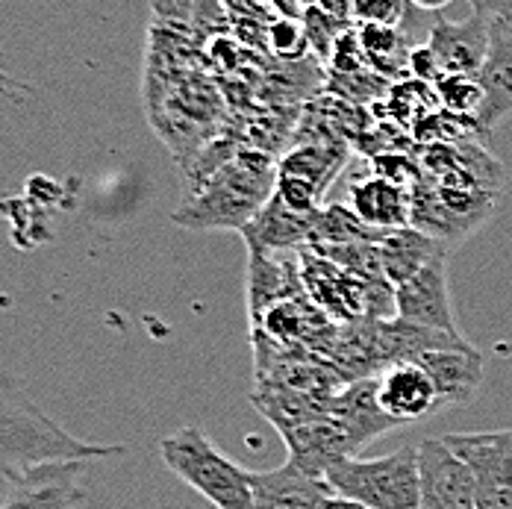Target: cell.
<instances>
[{"label": "cell", "instance_id": "4316f807", "mask_svg": "<svg viewBox=\"0 0 512 509\" xmlns=\"http://www.w3.org/2000/svg\"><path fill=\"white\" fill-rule=\"evenodd\" d=\"M0 80H3V74H0Z\"/></svg>", "mask_w": 512, "mask_h": 509}, {"label": "cell", "instance_id": "e0dca14e", "mask_svg": "<svg viewBox=\"0 0 512 509\" xmlns=\"http://www.w3.org/2000/svg\"><path fill=\"white\" fill-rule=\"evenodd\" d=\"M448 256L445 242L415 230V227H398V230H386L377 239V259H380V271L386 277L389 286H401L404 280H410L412 274H418L427 262Z\"/></svg>", "mask_w": 512, "mask_h": 509}, {"label": "cell", "instance_id": "603a6c76", "mask_svg": "<svg viewBox=\"0 0 512 509\" xmlns=\"http://www.w3.org/2000/svg\"><path fill=\"white\" fill-rule=\"evenodd\" d=\"M271 45L277 56H286V59H298L301 53L307 51V33L298 21L292 18H283L271 27Z\"/></svg>", "mask_w": 512, "mask_h": 509}, {"label": "cell", "instance_id": "7a4b0ae2", "mask_svg": "<svg viewBox=\"0 0 512 509\" xmlns=\"http://www.w3.org/2000/svg\"><path fill=\"white\" fill-rule=\"evenodd\" d=\"M121 445H92L71 436L39 407L27 386L0 374V477L9 480L33 465L56 459H109L121 457Z\"/></svg>", "mask_w": 512, "mask_h": 509}, {"label": "cell", "instance_id": "ac0fdd59", "mask_svg": "<svg viewBox=\"0 0 512 509\" xmlns=\"http://www.w3.org/2000/svg\"><path fill=\"white\" fill-rule=\"evenodd\" d=\"M304 295L301 283L295 280V265L283 262L274 254H265L259 248H248V306H251V324H256L265 309L274 304Z\"/></svg>", "mask_w": 512, "mask_h": 509}, {"label": "cell", "instance_id": "5bb4252c", "mask_svg": "<svg viewBox=\"0 0 512 509\" xmlns=\"http://www.w3.org/2000/svg\"><path fill=\"white\" fill-rule=\"evenodd\" d=\"M412 362H418L430 380L439 389L442 407H460L468 404L477 389L483 386V357L471 348H439V351H421Z\"/></svg>", "mask_w": 512, "mask_h": 509}, {"label": "cell", "instance_id": "277c9868", "mask_svg": "<svg viewBox=\"0 0 512 509\" xmlns=\"http://www.w3.org/2000/svg\"><path fill=\"white\" fill-rule=\"evenodd\" d=\"M333 495L368 509H418V445L386 457H345L324 474Z\"/></svg>", "mask_w": 512, "mask_h": 509}, {"label": "cell", "instance_id": "4fadbf2b", "mask_svg": "<svg viewBox=\"0 0 512 509\" xmlns=\"http://www.w3.org/2000/svg\"><path fill=\"white\" fill-rule=\"evenodd\" d=\"M333 489L324 477H315L286 459L280 468L251 471V509H315Z\"/></svg>", "mask_w": 512, "mask_h": 509}, {"label": "cell", "instance_id": "5b68a950", "mask_svg": "<svg viewBox=\"0 0 512 509\" xmlns=\"http://www.w3.org/2000/svg\"><path fill=\"white\" fill-rule=\"evenodd\" d=\"M442 439L468 465L477 509H512V430L448 433Z\"/></svg>", "mask_w": 512, "mask_h": 509}, {"label": "cell", "instance_id": "3957f363", "mask_svg": "<svg viewBox=\"0 0 512 509\" xmlns=\"http://www.w3.org/2000/svg\"><path fill=\"white\" fill-rule=\"evenodd\" d=\"M159 457L215 509H251V471L224 457L201 427H183L159 439Z\"/></svg>", "mask_w": 512, "mask_h": 509}, {"label": "cell", "instance_id": "7402d4cb", "mask_svg": "<svg viewBox=\"0 0 512 509\" xmlns=\"http://www.w3.org/2000/svg\"><path fill=\"white\" fill-rule=\"evenodd\" d=\"M407 18V0H351V21L377 24V27H401Z\"/></svg>", "mask_w": 512, "mask_h": 509}, {"label": "cell", "instance_id": "52a82bcc", "mask_svg": "<svg viewBox=\"0 0 512 509\" xmlns=\"http://www.w3.org/2000/svg\"><path fill=\"white\" fill-rule=\"evenodd\" d=\"M418 509H477L474 477L445 439L418 442Z\"/></svg>", "mask_w": 512, "mask_h": 509}, {"label": "cell", "instance_id": "44dd1931", "mask_svg": "<svg viewBox=\"0 0 512 509\" xmlns=\"http://www.w3.org/2000/svg\"><path fill=\"white\" fill-rule=\"evenodd\" d=\"M439 86V101L448 106V112H468L477 118V109L483 101V92H480V83L477 77H439L436 80Z\"/></svg>", "mask_w": 512, "mask_h": 509}, {"label": "cell", "instance_id": "cb8c5ba5", "mask_svg": "<svg viewBox=\"0 0 512 509\" xmlns=\"http://www.w3.org/2000/svg\"><path fill=\"white\" fill-rule=\"evenodd\" d=\"M474 15L512 27V0H468Z\"/></svg>", "mask_w": 512, "mask_h": 509}, {"label": "cell", "instance_id": "7c38bea8", "mask_svg": "<svg viewBox=\"0 0 512 509\" xmlns=\"http://www.w3.org/2000/svg\"><path fill=\"white\" fill-rule=\"evenodd\" d=\"M427 48L442 77H477L489 48V21L480 15L468 21H436Z\"/></svg>", "mask_w": 512, "mask_h": 509}, {"label": "cell", "instance_id": "d6986e66", "mask_svg": "<svg viewBox=\"0 0 512 509\" xmlns=\"http://www.w3.org/2000/svg\"><path fill=\"white\" fill-rule=\"evenodd\" d=\"M330 412L345 424V430L351 433L354 445H362L392 427H401L398 421H392L380 401H377V380H357L354 386H348L342 395H336L330 401Z\"/></svg>", "mask_w": 512, "mask_h": 509}, {"label": "cell", "instance_id": "6da1fadb", "mask_svg": "<svg viewBox=\"0 0 512 509\" xmlns=\"http://www.w3.org/2000/svg\"><path fill=\"white\" fill-rule=\"evenodd\" d=\"M277 186V162L262 151H236L212 168L204 180L183 186L180 209L171 215L183 230L242 233Z\"/></svg>", "mask_w": 512, "mask_h": 509}, {"label": "cell", "instance_id": "ba28073f", "mask_svg": "<svg viewBox=\"0 0 512 509\" xmlns=\"http://www.w3.org/2000/svg\"><path fill=\"white\" fill-rule=\"evenodd\" d=\"M395 312L407 324L460 336L448 292V256L427 262L418 274L395 286Z\"/></svg>", "mask_w": 512, "mask_h": 509}, {"label": "cell", "instance_id": "8fae6325", "mask_svg": "<svg viewBox=\"0 0 512 509\" xmlns=\"http://www.w3.org/2000/svg\"><path fill=\"white\" fill-rule=\"evenodd\" d=\"M483 101L477 109V130L489 133L512 118V27L489 21V48L477 74Z\"/></svg>", "mask_w": 512, "mask_h": 509}, {"label": "cell", "instance_id": "2e32d148", "mask_svg": "<svg viewBox=\"0 0 512 509\" xmlns=\"http://www.w3.org/2000/svg\"><path fill=\"white\" fill-rule=\"evenodd\" d=\"M351 209L377 233L410 227L412 189L371 174L351 183Z\"/></svg>", "mask_w": 512, "mask_h": 509}, {"label": "cell", "instance_id": "d4e9b609", "mask_svg": "<svg viewBox=\"0 0 512 509\" xmlns=\"http://www.w3.org/2000/svg\"><path fill=\"white\" fill-rule=\"evenodd\" d=\"M315 509H368L357 504V501H348V498H339V495H330V498H324L321 504Z\"/></svg>", "mask_w": 512, "mask_h": 509}, {"label": "cell", "instance_id": "8992f818", "mask_svg": "<svg viewBox=\"0 0 512 509\" xmlns=\"http://www.w3.org/2000/svg\"><path fill=\"white\" fill-rule=\"evenodd\" d=\"M89 459H56L9 477L0 509H80Z\"/></svg>", "mask_w": 512, "mask_h": 509}, {"label": "cell", "instance_id": "9c48e42d", "mask_svg": "<svg viewBox=\"0 0 512 509\" xmlns=\"http://www.w3.org/2000/svg\"><path fill=\"white\" fill-rule=\"evenodd\" d=\"M280 433L286 439L289 459L315 477H324L333 462L354 457V451H357L351 433L345 430V424L330 409L315 415V418L301 421V424L280 427Z\"/></svg>", "mask_w": 512, "mask_h": 509}, {"label": "cell", "instance_id": "9a60e30c", "mask_svg": "<svg viewBox=\"0 0 512 509\" xmlns=\"http://www.w3.org/2000/svg\"><path fill=\"white\" fill-rule=\"evenodd\" d=\"M315 212L289 209L277 195H271V201L262 206V212L242 230V239L248 248H259L265 254L301 251V245H309V239H312Z\"/></svg>", "mask_w": 512, "mask_h": 509}, {"label": "cell", "instance_id": "484cf974", "mask_svg": "<svg viewBox=\"0 0 512 509\" xmlns=\"http://www.w3.org/2000/svg\"><path fill=\"white\" fill-rule=\"evenodd\" d=\"M410 6L421 9V12H442L445 6H451L454 0H407Z\"/></svg>", "mask_w": 512, "mask_h": 509}, {"label": "cell", "instance_id": "30bf717a", "mask_svg": "<svg viewBox=\"0 0 512 509\" xmlns=\"http://www.w3.org/2000/svg\"><path fill=\"white\" fill-rule=\"evenodd\" d=\"M377 401L398 424L421 421L442 407L436 383L412 359H398L386 365V371L377 377Z\"/></svg>", "mask_w": 512, "mask_h": 509}, {"label": "cell", "instance_id": "ffe728a7", "mask_svg": "<svg viewBox=\"0 0 512 509\" xmlns=\"http://www.w3.org/2000/svg\"><path fill=\"white\" fill-rule=\"evenodd\" d=\"M362 56L368 62H374L377 68H386L389 62H395V68H401L404 62H410V56L404 53V36L398 33V27H377V24H362L357 33Z\"/></svg>", "mask_w": 512, "mask_h": 509}]
</instances>
